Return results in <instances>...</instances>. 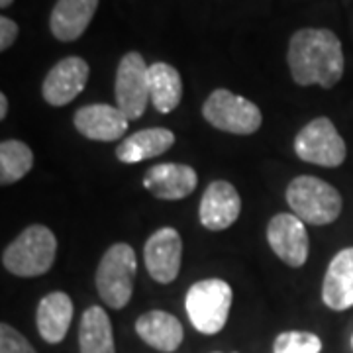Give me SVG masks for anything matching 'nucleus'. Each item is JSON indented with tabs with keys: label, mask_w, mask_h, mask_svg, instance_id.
Segmentation results:
<instances>
[{
	"label": "nucleus",
	"mask_w": 353,
	"mask_h": 353,
	"mask_svg": "<svg viewBox=\"0 0 353 353\" xmlns=\"http://www.w3.org/2000/svg\"><path fill=\"white\" fill-rule=\"evenodd\" d=\"M290 75L296 85L332 88L343 77L341 41L332 30L303 28L292 34L287 51Z\"/></svg>",
	"instance_id": "nucleus-1"
},
{
	"label": "nucleus",
	"mask_w": 353,
	"mask_h": 353,
	"mask_svg": "<svg viewBox=\"0 0 353 353\" xmlns=\"http://www.w3.org/2000/svg\"><path fill=\"white\" fill-rule=\"evenodd\" d=\"M57 240L48 226H28L2 253V265L16 277L46 275L55 263Z\"/></svg>",
	"instance_id": "nucleus-2"
},
{
	"label": "nucleus",
	"mask_w": 353,
	"mask_h": 353,
	"mask_svg": "<svg viewBox=\"0 0 353 353\" xmlns=\"http://www.w3.org/2000/svg\"><path fill=\"white\" fill-rule=\"evenodd\" d=\"M287 202L294 214L312 226H326L336 222L343 204L340 190L310 175H301L290 181L287 187Z\"/></svg>",
	"instance_id": "nucleus-3"
},
{
	"label": "nucleus",
	"mask_w": 353,
	"mask_h": 353,
	"mask_svg": "<svg viewBox=\"0 0 353 353\" xmlns=\"http://www.w3.org/2000/svg\"><path fill=\"white\" fill-rule=\"evenodd\" d=\"M185 308L190 324L204 336L222 332L232 308V287L222 279H204L187 292Z\"/></svg>",
	"instance_id": "nucleus-4"
},
{
	"label": "nucleus",
	"mask_w": 353,
	"mask_h": 353,
	"mask_svg": "<svg viewBox=\"0 0 353 353\" xmlns=\"http://www.w3.org/2000/svg\"><path fill=\"white\" fill-rule=\"evenodd\" d=\"M138 271V259L132 245L114 243L102 255L97 269V290L102 303L114 310L124 308L134 292V279Z\"/></svg>",
	"instance_id": "nucleus-5"
},
{
	"label": "nucleus",
	"mask_w": 353,
	"mask_h": 353,
	"mask_svg": "<svg viewBox=\"0 0 353 353\" xmlns=\"http://www.w3.org/2000/svg\"><path fill=\"white\" fill-rule=\"evenodd\" d=\"M202 116L210 126L238 136L255 134L263 122V116L257 104H253L240 94H234L228 88H216L206 99V102L202 104Z\"/></svg>",
	"instance_id": "nucleus-6"
},
{
	"label": "nucleus",
	"mask_w": 353,
	"mask_h": 353,
	"mask_svg": "<svg viewBox=\"0 0 353 353\" xmlns=\"http://www.w3.org/2000/svg\"><path fill=\"white\" fill-rule=\"evenodd\" d=\"M114 92H116L118 108L124 112L128 120H138L143 116L152 94H150V67L141 57V53L130 51L120 59Z\"/></svg>",
	"instance_id": "nucleus-7"
},
{
	"label": "nucleus",
	"mask_w": 353,
	"mask_h": 353,
	"mask_svg": "<svg viewBox=\"0 0 353 353\" xmlns=\"http://www.w3.org/2000/svg\"><path fill=\"white\" fill-rule=\"evenodd\" d=\"M294 153L306 163L320 167H340L345 161V141L338 134L332 120L320 116L296 134Z\"/></svg>",
	"instance_id": "nucleus-8"
},
{
	"label": "nucleus",
	"mask_w": 353,
	"mask_h": 353,
	"mask_svg": "<svg viewBox=\"0 0 353 353\" xmlns=\"http://www.w3.org/2000/svg\"><path fill=\"white\" fill-rule=\"evenodd\" d=\"M267 241L279 259L290 267H303L308 259V232L296 214L281 212L273 216L267 226Z\"/></svg>",
	"instance_id": "nucleus-9"
},
{
	"label": "nucleus",
	"mask_w": 353,
	"mask_h": 353,
	"mask_svg": "<svg viewBox=\"0 0 353 353\" xmlns=\"http://www.w3.org/2000/svg\"><path fill=\"white\" fill-rule=\"evenodd\" d=\"M183 240L175 228H161L153 232L143 248V261L153 281L169 285L181 271Z\"/></svg>",
	"instance_id": "nucleus-10"
},
{
	"label": "nucleus",
	"mask_w": 353,
	"mask_h": 353,
	"mask_svg": "<svg viewBox=\"0 0 353 353\" xmlns=\"http://www.w3.org/2000/svg\"><path fill=\"white\" fill-rule=\"evenodd\" d=\"M88 63L83 57H65L59 63L51 67V71L43 79L41 94L51 106H65L73 102L87 87Z\"/></svg>",
	"instance_id": "nucleus-11"
},
{
	"label": "nucleus",
	"mask_w": 353,
	"mask_h": 353,
	"mask_svg": "<svg viewBox=\"0 0 353 353\" xmlns=\"http://www.w3.org/2000/svg\"><path fill=\"white\" fill-rule=\"evenodd\" d=\"M241 212V199L236 187L228 181L210 183L201 199V224L206 230L220 232L230 228Z\"/></svg>",
	"instance_id": "nucleus-12"
},
{
	"label": "nucleus",
	"mask_w": 353,
	"mask_h": 353,
	"mask_svg": "<svg viewBox=\"0 0 353 353\" xmlns=\"http://www.w3.org/2000/svg\"><path fill=\"white\" fill-rule=\"evenodd\" d=\"M75 128L79 134L94 141H118L126 134L128 120L118 106L88 104L75 112Z\"/></svg>",
	"instance_id": "nucleus-13"
},
{
	"label": "nucleus",
	"mask_w": 353,
	"mask_h": 353,
	"mask_svg": "<svg viewBox=\"0 0 353 353\" xmlns=\"http://www.w3.org/2000/svg\"><path fill=\"white\" fill-rule=\"evenodd\" d=\"M199 176L189 165L159 163L148 169L143 176V187L150 190L155 199L161 201H181L192 194L196 189Z\"/></svg>",
	"instance_id": "nucleus-14"
},
{
	"label": "nucleus",
	"mask_w": 353,
	"mask_h": 353,
	"mask_svg": "<svg viewBox=\"0 0 353 353\" xmlns=\"http://www.w3.org/2000/svg\"><path fill=\"white\" fill-rule=\"evenodd\" d=\"M322 301L332 310L353 306V248H345L330 261L322 283Z\"/></svg>",
	"instance_id": "nucleus-15"
},
{
	"label": "nucleus",
	"mask_w": 353,
	"mask_h": 353,
	"mask_svg": "<svg viewBox=\"0 0 353 353\" xmlns=\"http://www.w3.org/2000/svg\"><path fill=\"white\" fill-rule=\"evenodd\" d=\"M99 8V0H57L51 10V34L59 41H75L85 32Z\"/></svg>",
	"instance_id": "nucleus-16"
},
{
	"label": "nucleus",
	"mask_w": 353,
	"mask_h": 353,
	"mask_svg": "<svg viewBox=\"0 0 353 353\" xmlns=\"http://www.w3.org/2000/svg\"><path fill=\"white\" fill-rule=\"evenodd\" d=\"M73 322V303L67 292L55 290L46 294L38 304V324L39 336L48 343H61L67 336Z\"/></svg>",
	"instance_id": "nucleus-17"
},
{
	"label": "nucleus",
	"mask_w": 353,
	"mask_h": 353,
	"mask_svg": "<svg viewBox=\"0 0 353 353\" xmlns=\"http://www.w3.org/2000/svg\"><path fill=\"white\" fill-rule=\"evenodd\" d=\"M136 332L141 340L157 352L171 353L183 343L185 332L176 316L165 310H150L136 322Z\"/></svg>",
	"instance_id": "nucleus-18"
},
{
	"label": "nucleus",
	"mask_w": 353,
	"mask_h": 353,
	"mask_svg": "<svg viewBox=\"0 0 353 353\" xmlns=\"http://www.w3.org/2000/svg\"><path fill=\"white\" fill-rule=\"evenodd\" d=\"M175 143V134L167 128H150L128 136L118 148L116 157L122 163H141L145 159L159 157Z\"/></svg>",
	"instance_id": "nucleus-19"
},
{
	"label": "nucleus",
	"mask_w": 353,
	"mask_h": 353,
	"mask_svg": "<svg viewBox=\"0 0 353 353\" xmlns=\"http://www.w3.org/2000/svg\"><path fill=\"white\" fill-rule=\"evenodd\" d=\"M81 353H116L112 322L102 306H88L79 326Z\"/></svg>",
	"instance_id": "nucleus-20"
},
{
	"label": "nucleus",
	"mask_w": 353,
	"mask_h": 353,
	"mask_svg": "<svg viewBox=\"0 0 353 353\" xmlns=\"http://www.w3.org/2000/svg\"><path fill=\"white\" fill-rule=\"evenodd\" d=\"M150 94L155 110L169 114L175 110L183 99V81L173 65L153 63L150 65Z\"/></svg>",
	"instance_id": "nucleus-21"
},
{
	"label": "nucleus",
	"mask_w": 353,
	"mask_h": 353,
	"mask_svg": "<svg viewBox=\"0 0 353 353\" xmlns=\"http://www.w3.org/2000/svg\"><path fill=\"white\" fill-rule=\"evenodd\" d=\"M34 167V153L18 139H6L0 143V185L8 187L24 179Z\"/></svg>",
	"instance_id": "nucleus-22"
},
{
	"label": "nucleus",
	"mask_w": 353,
	"mask_h": 353,
	"mask_svg": "<svg viewBox=\"0 0 353 353\" xmlns=\"http://www.w3.org/2000/svg\"><path fill=\"white\" fill-rule=\"evenodd\" d=\"M322 340L312 332H281L273 341V353H320Z\"/></svg>",
	"instance_id": "nucleus-23"
},
{
	"label": "nucleus",
	"mask_w": 353,
	"mask_h": 353,
	"mask_svg": "<svg viewBox=\"0 0 353 353\" xmlns=\"http://www.w3.org/2000/svg\"><path fill=\"white\" fill-rule=\"evenodd\" d=\"M0 353H36L34 345L6 322L0 324Z\"/></svg>",
	"instance_id": "nucleus-24"
},
{
	"label": "nucleus",
	"mask_w": 353,
	"mask_h": 353,
	"mask_svg": "<svg viewBox=\"0 0 353 353\" xmlns=\"http://www.w3.org/2000/svg\"><path fill=\"white\" fill-rule=\"evenodd\" d=\"M18 24L10 20V18H6V16H2L0 18V51H6L10 46H12L16 38H18Z\"/></svg>",
	"instance_id": "nucleus-25"
},
{
	"label": "nucleus",
	"mask_w": 353,
	"mask_h": 353,
	"mask_svg": "<svg viewBox=\"0 0 353 353\" xmlns=\"http://www.w3.org/2000/svg\"><path fill=\"white\" fill-rule=\"evenodd\" d=\"M6 114H8V97L0 92V120H4Z\"/></svg>",
	"instance_id": "nucleus-26"
},
{
	"label": "nucleus",
	"mask_w": 353,
	"mask_h": 353,
	"mask_svg": "<svg viewBox=\"0 0 353 353\" xmlns=\"http://www.w3.org/2000/svg\"><path fill=\"white\" fill-rule=\"evenodd\" d=\"M12 2H14V0H0V6H2V8H8V6H10Z\"/></svg>",
	"instance_id": "nucleus-27"
},
{
	"label": "nucleus",
	"mask_w": 353,
	"mask_h": 353,
	"mask_svg": "<svg viewBox=\"0 0 353 353\" xmlns=\"http://www.w3.org/2000/svg\"><path fill=\"white\" fill-rule=\"evenodd\" d=\"M352 347H353V336H352Z\"/></svg>",
	"instance_id": "nucleus-28"
},
{
	"label": "nucleus",
	"mask_w": 353,
	"mask_h": 353,
	"mask_svg": "<svg viewBox=\"0 0 353 353\" xmlns=\"http://www.w3.org/2000/svg\"><path fill=\"white\" fill-rule=\"evenodd\" d=\"M212 353H222V352H212Z\"/></svg>",
	"instance_id": "nucleus-29"
}]
</instances>
